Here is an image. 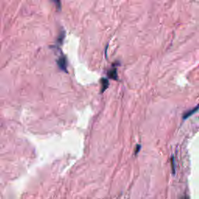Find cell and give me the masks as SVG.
Masks as SVG:
<instances>
[{
    "label": "cell",
    "instance_id": "cell-1",
    "mask_svg": "<svg viewBox=\"0 0 199 199\" xmlns=\"http://www.w3.org/2000/svg\"><path fill=\"white\" fill-rule=\"evenodd\" d=\"M58 66L60 67L61 69L62 70H66L67 68V62H66V58L65 56H61L59 59L58 60Z\"/></svg>",
    "mask_w": 199,
    "mask_h": 199
},
{
    "label": "cell",
    "instance_id": "cell-4",
    "mask_svg": "<svg viewBox=\"0 0 199 199\" xmlns=\"http://www.w3.org/2000/svg\"><path fill=\"white\" fill-rule=\"evenodd\" d=\"M198 110H199V105H198L197 107H195V108H194V109H192V110H191V111H189L187 112V113L185 114H184V119H186V118H188L189 116L192 115L193 114H195V112L198 111Z\"/></svg>",
    "mask_w": 199,
    "mask_h": 199
},
{
    "label": "cell",
    "instance_id": "cell-2",
    "mask_svg": "<svg viewBox=\"0 0 199 199\" xmlns=\"http://www.w3.org/2000/svg\"><path fill=\"white\" fill-rule=\"evenodd\" d=\"M108 77L112 79H118V73H117V69L114 68L108 72Z\"/></svg>",
    "mask_w": 199,
    "mask_h": 199
},
{
    "label": "cell",
    "instance_id": "cell-3",
    "mask_svg": "<svg viewBox=\"0 0 199 199\" xmlns=\"http://www.w3.org/2000/svg\"><path fill=\"white\" fill-rule=\"evenodd\" d=\"M101 87H102V90H101V92H103L105 90H107V87L109 86V82L107 81V79H101Z\"/></svg>",
    "mask_w": 199,
    "mask_h": 199
},
{
    "label": "cell",
    "instance_id": "cell-5",
    "mask_svg": "<svg viewBox=\"0 0 199 199\" xmlns=\"http://www.w3.org/2000/svg\"><path fill=\"white\" fill-rule=\"evenodd\" d=\"M172 168H173V173H175V169H174V160L173 158H172Z\"/></svg>",
    "mask_w": 199,
    "mask_h": 199
},
{
    "label": "cell",
    "instance_id": "cell-6",
    "mask_svg": "<svg viewBox=\"0 0 199 199\" xmlns=\"http://www.w3.org/2000/svg\"><path fill=\"white\" fill-rule=\"evenodd\" d=\"M182 199H189V198H188V196H184V197L182 198Z\"/></svg>",
    "mask_w": 199,
    "mask_h": 199
}]
</instances>
